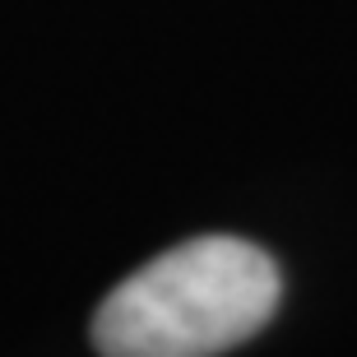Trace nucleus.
<instances>
[{
	"label": "nucleus",
	"mask_w": 357,
	"mask_h": 357,
	"mask_svg": "<svg viewBox=\"0 0 357 357\" xmlns=\"http://www.w3.org/2000/svg\"><path fill=\"white\" fill-rule=\"evenodd\" d=\"M283 278L241 237H195L130 274L93 316L102 357H213L278 311Z\"/></svg>",
	"instance_id": "obj_1"
}]
</instances>
